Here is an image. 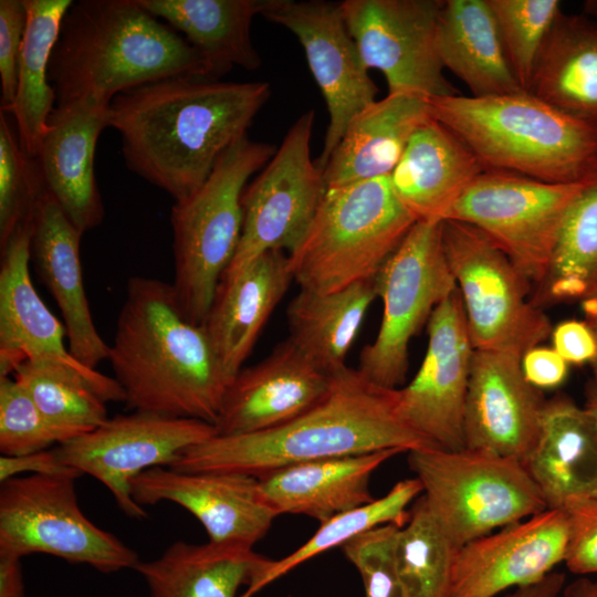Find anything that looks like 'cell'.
Wrapping results in <instances>:
<instances>
[{
  "instance_id": "50",
  "label": "cell",
  "mask_w": 597,
  "mask_h": 597,
  "mask_svg": "<svg viewBox=\"0 0 597 597\" xmlns=\"http://www.w3.org/2000/svg\"><path fill=\"white\" fill-rule=\"evenodd\" d=\"M565 582L564 573L553 570L534 584L515 588L505 597H559Z\"/></svg>"
},
{
  "instance_id": "34",
  "label": "cell",
  "mask_w": 597,
  "mask_h": 597,
  "mask_svg": "<svg viewBox=\"0 0 597 597\" xmlns=\"http://www.w3.org/2000/svg\"><path fill=\"white\" fill-rule=\"evenodd\" d=\"M377 297L374 279L332 293L300 289L286 308L289 338L329 375L344 370L365 315Z\"/></svg>"
},
{
  "instance_id": "14",
  "label": "cell",
  "mask_w": 597,
  "mask_h": 597,
  "mask_svg": "<svg viewBox=\"0 0 597 597\" xmlns=\"http://www.w3.org/2000/svg\"><path fill=\"white\" fill-rule=\"evenodd\" d=\"M214 434L216 427L202 420L135 411L108 418L55 451L65 465L102 482L126 515L145 519V509L132 496V479L170 467L184 451Z\"/></svg>"
},
{
  "instance_id": "10",
  "label": "cell",
  "mask_w": 597,
  "mask_h": 597,
  "mask_svg": "<svg viewBox=\"0 0 597 597\" xmlns=\"http://www.w3.org/2000/svg\"><path fill=\"white\" fill-rule=\"evenodd\" d=\"M383 316L375 339L360 352L356 368L385 388L402 385L409 344L434 308L457 291L443 243L442 222L417 221L374 277Z\"/></svg>"
},
{
  "instance_id": "26",
  "label": "cell",
  "mask_w": 597,
  "mask_h": 597,
  "mask_svg": "<svg viewBox=\"0 0 597 597\" xmlns=\"http://www.w3.org/2000/svg\"><path fill=\"white\" fill-rule=\"evenodd\" d=\"M292 281L290 256L283 251L265 252L221 277L203 325L230 383Z\"/></svg>"
},
{
  "instance_id": "52",
  "label": "cell",
  "mask_w": 597,
  "mask_h": 597,
  "mask_svg": "<svg viewBox=\"0 0 597 597\" xmlns=\"http://www.w3.org/2000/svg\"><path fill=\"white\" fill-rule=\"evenodd\" d=\"M580 305L587 322L597 320V285L580 300Z\"/></svg>"
},
{
  "instance_id": "21",
  "label": "cell",
  "mask_w": 597,
  "mask_h": 597,
  "mask_svg": "<svg viewBox=\"0 0 597 597\" xmlns=\"http://www.w3.org/2000/svg\"><path fill=\"white\" fill-rule=\"evenodd\" d=\"M521 359L474 349L463 413L464 448L523 463L530 455L546 400L525 379Z\"/></svg>"
},
{
  "instance_id": "9",
  "label": "cell",
  "mask_w": 597,
  "mask_h": 597,
  "mask_svg": "<svg viewBox=\"0 0 597 597\" xmlns=\"http://www.w3.org/2000/svg\"><path fill=\"white\" fill-rule=\"evenodd\" d=\"M442 243L474 349L522 358L551 336L548 316L532 302V284L490 238L446 220Z\"/></svg>"
},
{
  "instance_id": "49",
  "label": "cell",
  "mask_w": 597,
  "mask_h": 597,
  "mask_svg": "<svg viewBox=\"0 0 597 597\" xmlns=\"http://www.w3.org/2000/svg\"><path fill=\"white\" fill-rule=\"evenodd\" d=\"M0 597H24L21 558L0 554Z\"/></svg>"
},
{
  "instance_id": "8",
  "label": "cell",
  "mask_w": 597,
  "mask_h": 597,
  "mask_svg": "<svg viewBox=\"0 0 597 597\" xmlns=\"http://www.w3.org/2000/svg\"><path fill=\"white\" fill-rule=\"evenodd\" d=\"M408 464L429 512L457 549L547 509L524 463L512 458L426 447L409 451Z\"/></svg>"
},
{
  "instance_id": "46",
  "label": "cell",
  "mask_w": 597,
  "mask_h": 597,
  "mask_svg": "<svg viewBox=\"0 0 597 597\" xmlns=\"http://www.w3.org/2000/svg\"><path fill=\"white\" fill-rule=\"evenodd\" d=\"M553 348L567 364L591 363L597 355V339L587 322L570 320L552 331Z\"/></svg>"
},
{
  "instance_id": "41",
  "label": "cell",
  "mask_w": 597,
  "mask_h": 597,
  "mask_svg": "<svg viewBox=\"0 0 597 597\" xmlns=\"http://www.w3.org/2000/svg\"><path fill=\"white\" fill-rule=\"evenodd\" d=\"M45 192L36 159L22 149L7 113L0 111V248L20 224L33 219Z\"/></svg>"
},
{
  "instance_id": "11",
  "label": "cell",
  "mask_w": 597,
  "mask_h": 597,
  "mask_svg": "<svg viewBox=\"0 0 597 597\" xmlns=\"http://www.w3.org/2000/svg\"><path fill=\"white\" fill-rule=\"evenodd\" d=\"M78 474H28L1 483L0 554H49L103 573L134 568L137 553L91 522L78 505Z\"/></svg>"
},
{
  "instance_id": "25",
  "label": "cell",
  "mask_w": 597,
  "mask_h": 597,
  "mask_svg": "<svg viewBox=\"0 0 597 597\" xmlns=\"http://www.w3.org/2000/svg\"><path fill=\"white\" fill-rule=\"evenodd\" d=\"M524 465L547 509L597 500V428L589 411L565 396L546 400Z\"/></svg>"
},
{
  "instance_id": "15",
  "label": "cell",
  "mask_w": 597,
  "mask_h": 597,
  "mask_svg": "<svg viewBox=\"0 0 597 597\" xmlns=\"http://www.w3.org/2000/svg\"><path fill=\"white\" fill-rule=\"evenodd\" d=\"M346 27L365 66L380 71L388 94L426 98L459 94L437 45L441 0H345Z\"/></svg>"
},
{
  "instance_id": "27",
  "label": "cell",
  "mask_w": 597,
  "mask_h": 597,
  "mask_svg": "<svg viewBox=\"0 0 597 597\" xmlns=\"http://www.w3.org/2000/svg\"><path fill=\"white\" fill-rule=\"evenodd\" d=\"M484 170L450 128L431 118L413 133L389 177L395 193L417 221L443 222Z\"/></svg>"
},
{
  "instance_id": "16",
  "label": "cell",
  "mask_w": 597,
  "mask_h": 597,
  "mask_svg": "<svg viewBox=\"0 0 597 597\" xmlns=\"http://www.w3.org/2000/svg\"><path fill=\"white\" fill-rule=\"evenodd\" d=\"M427 332L428 345L417 374L408 385L394 389L395 409L430 444L460 450L474 347L458 289L434 308Z\"/></svg>"
},
{
  "instance_id": "51",
  "label": "cell",
  "mask_w": 597,
  "mask_h": 597,
  "mask_svg": "<svg viewBox=\"0 0 597 597\" xmlns=\"http://www.w3.org/2000/svg\"><path fill=\"white\" fill-rule=\"evenodd\" d=\"M563 597H597V580L580 576L572 583L565 585Z\"/></svg>"
},
{
  "instance_id": "40",
  "label": "cell",
  "mask_w": 597,
  "mask_h": 597,
  "mask_svg": "<svg viewBox=\"0 0 597 597\" xmlns=\"http://www.w3.org/2000/svg\"><path fill=\"white\" fill-rule=\"evenodd\" d=\"M511 67L528 91L535 65L561 10L558 0H488Z\"/></svg>"
},
{
  "instance_id": "22",
  "label": "cell",
  "mask_w": 597,
  "mask_h": 597,
  "mask_svg": "<svg viewBox=\"0 0 597 597\" xmlns=\"http://www.w3.org/2000/svg\"><path fill=\"white\" fill-rule=\"evenodd\" d=\"M334 377L287 337L230 383L214 423L217 434H247L282 426L322 401Z\"/></svg>"
},
{
  "instance_id": "33",
  "label": "cell",
  "mask_w": 597,
  "mask_h": 597,
  "mask_svg": "<svg viewBox=\"0 0 597 597\" xmlns=\"http://www.w3.org/2000/svg\"><path fill=\"white\" fill-rule=\"evenodd\" d=\"M268 559L253 548L178 541L134 569L145 579L149 597H235Z\"/></svg>"
},
{
  "instance_id": "23",
  "label": "cell",
  "mask_w": 597,
  "mask_h": 597,
  "mask_svg": "<svg viewBox=\"0 0 597 597\" xmlns=\"http://www.w3.org/2000/svg\"><path fill=\"white\" fill-rule=\"evenodd\" d=\"M36 159L46 192L83 233L98 227L104 206L94 157L100 134L109 126V104L85 97L55 106Z\"/></svg>"
},
{
  "instance_id": "5",
  "label": "cell",
  "mask_w": 597,
  "mask_h": 597,
  "mask_svg": "<svg viewBox=\"0 0 597 597\" xmlns=\"http://www.w3.org/2000/svg\"><path fill=\"white\" fill-rule=\"evenodd\" d=\"M428 100L431 117L450 128L485 170L575 182L597 158V129L528 91Z\"/></svg>"
},
{
  "instance_id": "28",
  "label": "cell",
  "mask_w": 597,
  "mask_h": 597,
  "mask_svg": "<svg viewBox=\"0 0 597 597\" xmlns=\"http://www.w3.org/2000/svg\"><path fill=\"white\" fill-rule=\"evenodd\" d=\"M397 449L326 458L282 467L258 476L261 492L280 514H302L321 523L374 500L373 473Z\"/></svg>"
},
{
  "instance_id": "45",
  "label": "cell",
  "mask_w": 597,
  "mask_h": 597,
  "mask_svg": "<svg viewBox=\"0 0 597 597\" xmlns=\"http://www.w3.org/2000/svg\"><path fill=\"white\" fill-rule=\"evenodd\" d=\"M569 537L565 565L579 576L597 573V500H589L566 510Z\"/></svg>"
},
{
  "instance_id": "48",
  "label": "cell",
  "mask_w": 597,
  "mask_h": 597,
  "mask_svg": "<svg viewBox=\"0 0 597 597\" xmlns=\"http://www.w3.org/2000/svg\"><path fill=\"white\" fill-rule=\"evenodd\" d=\"M22 473L31 474H78V470L65 465L55 449L42 450L23 455L0 457V482H4Z\"/></svg>"
},
{
  "instance_id": "55",
  "label": "cell",
  "mask_w": 597,
  "mask_h": 597,
  "mask_svg": "<svg viewBox=\"0 0 597 597\" xmlns=\"http://www.w3.org/2000/svg\"><path fill=\"white\" fill-rule=\"evenodd\" d=\"M587 323L593 328V331L595 333V336H596V339H597V320L596 321H590V322H587ZM590 365H591L593 374H594L595 381H596V385H597V355H596L595 359L590 363Z\"/></svg>"
},
{
  "instance_id": "12",
  "label": "cell",
  "mask_w": 597,
  "mask_h": 597,
  "mask_svg": "<svg viewBox=\"0 0 597 597\" xmlns=\"http://www.w3.org/2000/svg\"><path fill=\"white\" fill-rule=\"evenodd\" d=\"M580 188V180L548 182L510 171L484 170L446 220L482 231L534 289L547 272L564 218Z\"/></svg>"
},
{
  "instance_id": "1",
  "label": "cell",
  "mask_w": 597,
  "mask_h": 597,
  "mask_svg": "<svg viewBox=\"0 0 597 597\" xmlns=\"http://www.w3.org/2000/svg\"><path fill=\"white\" fill-rule=\"evenodd\" d=\"M270 95L266 82L171 77L114 97L109 126L121 134L127 167L179 202L247 136Z\"/></svg>"
},
{
  "instance_id": "54",
  "label": "cell",
  "mask_w": 597,
  "mask_h": 597,
  "mask_svg": "<svg viewBox=\"0 0 597 597\" xmlns=\"http://www.w3.org/2000/svg\"><path fill=\"white\" fill-rule=\"evenodd\" d=\"M586 15L597 20V0H587L584 3Z\"/></svg>"
},
{
  "instance_id": "37",
  "label": "cell",
  "mask_w": 597,
  "mask_h": 597,
  "mask_svg": "<svg viewBox=\"0 0 597 597\" xmlns=\"http://www.w3.org/2000/svg\"><path fill=\"white\" fill-rule=\"evenodd\" d=\"M420 494V481L417 478L405 479L394 484L384 496L321 523L318 530L295 551L281 559L269 558L240 597H253L303 563L334 547H342L367 531L387 524L402 527L410 517L409 504Z\"/></svg>"
},
{
  "instance_id": "30",
  "label": "cell",
  "mask_w": 597,
  "mask_h": 597,
  "mask_svg": "<svg viewBox=\"0 0 597 597\" xmlns=\"http://www.w3.org/2000/svg\"><path fill=\"white\" fill-rule=\"evenodd\" d=\"M151 14L181 32L201 56L207 78L233 66L255 70L261 59L250 36L253 18L275 0H138Z\"/></svg>"
},
{
  "instance_id": "44",
  "label": "cell",
  "mask_w": 597,
  "mask_h": 597,
  "mask_svg": "<svg viewBox=\"0 0 597 597\" xmlns=\"http://www.w3.org/2000/svg\"><path fill=\"white\" fill-rule=\"evenodd\" d=\"M28 25L25 0L0 1V78L1 111L12 107L17 86L21 50Z\"/></svg>"
},
{
  "instance_id": "47",
  "label": "cell",
  "mask_w": 597,
  "mask_h": 597,
  "mask_svg": "<svg viewBox=\"0 0 597 597\" xmlns=\"http://www.w3.org/2000/svg\"><path fill=\"white\" fill-rule=\"evenodd\" d=\"M525 379L537 389L555 388L567 376L568 364L554 348L536 346L521 359Z\"/></svg>"
},
{
  "instance_id": "29",
  "label": "cell",
  "mask_w": 597,
  "mask_h": 597,
  "mask_svg": "<svg viewBox=\"0 0 597 597\" xmlns=\"http://www.w3.org/2000/svg\"><path fill=\"white\" fill-rule=\"evenodd\" d=\"M431 118L429 100L415 94H388L365 107L323 169L327 188L390 176L413 133Z\"/></svg>"
},
{
  "instance_id": "43",
  "label": "cell",
  "mask_w": 597,
  "mask_h": 597,
  "mask_svg": "<svg viewBox=\"0 0 597 597\" xmlns=\"http://www.w3.org/2000/svg\"><path fill=\"white\" fill-rule=\"evenodd\" d=\"M399 528L394 524L378 526L342 546L363 579L365 597H408L396 557Z\"/></svg>"
},
{
  "instance_id": "53",
  "label": "cell",
  "mask_w": 597,
  "mask_h": 597,
  "mask_svg": "<svg viewBox=\"0 0 597 597\" xmlns=\"http://www.w3.org/2000/svg\"><path fill=\"white\" fill-rule=\"evenodd\" d=\"M585 408L591 415L597 428V385L593 388Z\"/></svg>"
},
{
  "instance_id": "42",
  "label": "cell",
  "mask_w": 597,
  "mask_h": 597,
  "mask_svg": "<svg viewBox=\"0 0 597 597\" xmlns=\"http://www.w3.org/2000/svg\"><path fill=\"white\" fill-rule=\"evenodd\" d=\"M27 391L10 376L0 377V451L23 455L63 443Z\"/></svg>"
},
{
  "instance_id": "38",
  "label": "cell",
  "mask_w": 597,
  "mask_h": 597,
  "mask_svg": "<svg viewBox=\"0 0 597 597\" xmlns=\"http://www.w3.org/2000/svg\"><path fill=\"white\" fill-rule=\"evenodd\" d=\"M12 375L64 442L108 419L106 401L82 375L65 366L28 359Z\"/></svg>"
},
{
  "instance_id": "17",
  "label": "cell",
  "mask_w": 597,
  "mask_h": 597,
  "mask_svg": "<svg viewBox=\"0 0 597 597\" xmlns=\"http://www.w3.org/2000/svg\"><path fill=\"white\" fill-rule=\"evenodd\" d=\"M262 15L296 36L325 100L329 123L315 160L323 171L348 124L376 101L378 88L346 27L339 3L275 0Z\"/></svg>"
},
{
  "instance_id": "24",
  "label": "cell",
  "mask_w": 597,
  "mask_h": 597,
  "mask_svg": "<svg viewBox=\"0 0 597 597\" xmlns=\"http://www.w3.org/2000/svg\"><path fill=\"white\" fill-rule=\"evenodd\" d=\"M83 234L45 192L32 219L31 259L61 311L71 354L96 369L108 358L109 345L94 324L85 292L80 258Z\"/></svg>"
},
{
  "instance_id": "36",
  "label": "cell",
  "mask_w": 597,
  "mask_h": 597,
  "mask_svg": "<svg viewBox=\"0 0 597 597\" xmlns=\"http://www.w3.org/2000/svg\"><path fill=\"white\" fill-rule=\"evenodd\" d=\"M564 218L547 272L532 291L540 308L582 300L597 285V158Z\"/></svg>"
},
{
  "instance_id": "35",
  "label": "cell",
  "mask_w": 597,
  "mask_h": 597,
  "mask_svg": "<svg viewBox=\"0 0 597 597\" xmlns=\"http://www.w3.org/2000/svg\"><path fill=\"white\" fill-rule=\"evenodd\" d=\"M71 0H25L28 25L21 50L13 115L22 149L35 157L49 129L56 96L49 80V63Z\"/></svg>"
},
{
  "instance_id": "6",
  "label": "cell",
  "mask_w": 597,
  "mask_h": 597,
  "mask_svg": "<svg viewBox=\"0 0 597 597\" xmlns=\"http://www.w3.org/2000/svg\"><path fill=\"white\" fill-rule=\"evenodd\" d=\"M416 222L389 176L327 188L289 254L294 281L300 289L332 293L371 280Z\"/></svg>"
},
{
  "instance_id": "20",
  "label": "cell",
  "mask_w": 597,
  "mask_h": 597,
  "mask_svg": "<svg viewBox=\"0 0 597 597\" xmlns=\"http://www.w3.org/2000/svg\"><path fill=\"white\" fill-rule=\"evenodd\" d=\"M569 517L546 509L460 547L450 597H495L534 584L564 563Z\"/></svg>"
},
{
  "instance_id": "2",
  "label": "cell",
  "mask_w": 597,
  "mask_h": 597,
  "mask_svg": "<svg viewBox=\"0 0 597 597\" xmlns=\"http://www.w3.org/2000/svg\"><path fill=\"white\" fill-rule=\"evenodd\" d=\"M107 359L129 408L214 426L230 380L205 325L186 316L172 284L128 280Z\"/></svg>"
},
{
  "instance_id": "32",
  "label": "cell",
  "mask_w": 597,
  "mask_h": 597,
  "mask_svg": "<svg viewBox=\"0 0 597 597\" xmlns=\"http://www.w3.org/2000/svg\"><path fill=\"white\" fill-rule=\"evenodd\" d=\"M528 92L597 129V20L561 12L537 59Z\"/></svg>"
},
{
  "instance_id": "3",
  "label": "cell",
  "mask_w": 597,
  "mask_h": 597,
  "mask_svg": "<svg viewBox=\"0 0 597 597\" xmlns=\"http://www.w3.org/2000/svg\"><path fill=\"white\" fill-rule=\"evenodd\" d=\"M434 447L398 417L394 389L346 367L317 405L273 429L213 437L184 451L169 467L184 472H234L259 476L306 461L386 449Z\"/></svg>"
},
{
  "instance_id": "39",
  "label": "cell",
  "mask_w": 597,
  "mask_h": 597,
  "mask_svg": "<svg viewBox=\"0 0 597 597\" xmlns=\"http://www.w3.org/2000/svg\"><path fill=\"white\" fill-rule=\"evenodd\" d=\"M457 551L421 494L396 541L397 564L407 596L450 597Z\"/></svg>"
},
{
  "instance_id": "18",
  "label": "cell",
  "mask_w": 597,
  "mask_h": 597,
  "mask_svg": "<svg viewBox=\"0 0 597 597\" xmlns=\"http://www.w3.org/2000/svg\"><path fill=\"white\" fill-rule=\"evenodd\" d=\"M32 220L20 224L1 249L0 377L23 362L57 364L82 375L107 401H124L115 378L80 363L65 345L66 331L39 296L30 277Z\"/></svg>"
},
{
  "instance_id": "19",
  "label": "cell",
  "mask_w": 597,
  "mask_h": 597,
  "mask_svg": "<svg viewBox=\"0 0 597 597\" xmlns=\"http://www.w3.org/2000/svg\"><path fill=\"white\" fill-rule=\"evenodd\" d=\"M139 505L176 503L203 526L210 543L253 548L279 514L264 499L255 475L148 469L130 481Z\"/></svg>"
},
{
  "instance_id": "4",
  "label": "cell",
  "mask_w": 597,
  "mask_h": 597,
  "mask_svg": "<svg viewBox=\"0 0 597 597\" xmlns=\"http://www.w3.org/2000/svg\"><path fill=\"white\" fill-rule=\"evenodd\" d=\"M207 72L198 52L138 0H80L63 18L49 63L56 105L105 103L138 86Z\"/></svg>"
},
{
  "instance_id": "13",
  "label": "cell",
  "mask_w": 597,
  "mask_h": 597,
  "mask_svg": "<svg viewBox=\"0 0 597 597\" xmlns=\"http://www.w3.org/2000/svg\"><path fill=\"white\" fill-rule=\"evenodd\" d=\"M314 111L302 114L242 199V233L221 277L231 276L269 251L291 254L308 230L327 190L311 157Z\"/></svg>"
},
{
  "instance_id": "31",
  "label": "cell",
  "mask_w": 597,
  "mask_h": 597,
  "mask_svg": "<svg viewBox=\"0 0 597 597\" xmlns=\"http://www.w3.org/2000/svg\"><path fill=\"white\" fill-rule=\"evenodd\" d=\"M437 45L443 67L469 87L471 96L523 91L488 0L442 1Z\"/></svg>"
},
{
  "instance_id": "7",
  "label": "cell",
  "mask_w": 597,
  "mask_h": 597,
  "mask_svg": "<svg viewBox=\"0 0 597 597\" xmlns=\"http://www.w3.org/2000/svg\"><path fill=\"white\" fill-rule=\"evenodd\" d=\"M276 148L244 136L218 159L203 185L171 208L175 280L186 316L203 324L223 272L238 249L241 199L251 176L263 169Z\"/></svg>"
}]
</instances>
